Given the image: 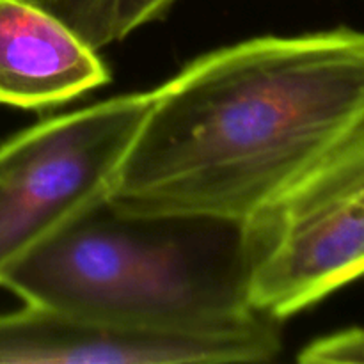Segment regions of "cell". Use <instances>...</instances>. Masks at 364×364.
I'll return each instance as SVG.
<instances>
[{
	"instance_id": "6da1fadb",
	"label": "cell",
	"mask_w": 364,
	"mask_h": 364,
	"mask_svg": "<svg viewBox=\"0 0 364 364\" xmlns=\"http://www.w3.org/2000/svg\"><path fill=\"white\" fill-rule=\"evenodd\" d=\"M361 127L363 31L245 39L153 89L107 199L244 224Z\"/></svg>"
},
{
	"instance_id": "7a4b0ae2",
	"label": "cell",
	"mask_w": 364,
	"mask_h": 364,
	"mask_svg": "<svg viewBox=\"0 0 364 364\" xmlns=\"http://www.w3.org/2000/svg\"><path fill=\"white\" fill-rule=\"evenodd\" d=\"M0 287L23 304L167 333H223L262 316L249 306L240 223L135 215L107 198L7 267Z\"/></svg>"
},
{
	"instance_id": "3957f363",
	"label": "cell",
	"mask_w": 364,
	"mask_h": 364,
	"mask_svg": "<svg viewBox=\"0 0 364 364\" xmlns=\"http://www.w3.org/2000/svg\"><path fill=\"white\" fill-rule=\"evenodd\" d=\"M252 311L283 322L364 277V127L242 224Z\"/></svg>"
},
{
	"instance_id": "277c9868",
	"label": "cell",
	"mask_w": 364,
	"mask_h": 364,
	"mask_svg": "<svg viewBox=\"0 0 364 364\" xmlns=\"http://www.w3.org/2000/svg\"><path fill=\"white\" fill-rule=\"evenodd\" d=\"M151 102L153 91L114 96L0 142V274L109 196Z\"/></svg>"
},
{
	"instance_id": "5b68a950",
	"label": "cell",
	"mask_w": 364,
	"mask_h": 364,
	"mask_svg": "<svg viewBox=\"0 0 364 364\" xmlns=\"http://www.w3.org/2000/svg\"><path fill=\"white\" fill-rule=\"evenodd\" d=\"M281 350L269 316L223 333H167L32 304L0 315V364L265 363Z\"/></svg>"
},
{
	"instance_id": "8992f818",
	"label": "cell",
	"mask_w": 364,
	"mask_h": 364,
	"mask_svg": "<svg viewBox=\"0 0 364 364\" xmlns=\"http://www.w3.org/2000/svg\"><path fill=\"white\" fill-rule=\"evenodd\" d=\"M98 50L31 0H0V103L46 110L109 84Z\"/></svg>"
},
{
	"instance_id": "52a82bcc",
	"label": "cell",
	"mask_w": 364,
	"mask_h": 364,
	"mask_svg": "<svg viewBox=\"0 0 364 364\" xmlns=\"http://www.w3.org/2000/svg\"><path fill=\"white\" fill-rule=\"evenodd\" d=\"M59 18L89 46L102 50L114 39L117 0H31Z\"/></svg>"
},
{
	"instance_id": "ba28073f",
	"label": "cell",
	"mask_w": 364,
	"mask_h": 364,
	"mask_svg": "<svg viewBox=\"0 0 364 364\" xmlns=\"http://www.w3.org/2000/svg\"><path fill=\"white\" fill-rule=\"evenodd\" d=\"M297 359L304 364H364V327L318 338L306 345Z\"/></svg>"
},
{
	"instance_id": "9c48e42d",
	"label": "cell",
	"mask_w": 364,
	"mask_h": 364,
	"mask_svg": "<svg viewBox=\"0 0 364 364\" xmlns=\"http://www.w3.org/2000/svg\"><path fill=\"white\" fill-rule=\"evenodd\" d=\"M176 0H117L114 16V39L128 38L132 32L166 16Z\"/></svg>"
}]
</instances>
